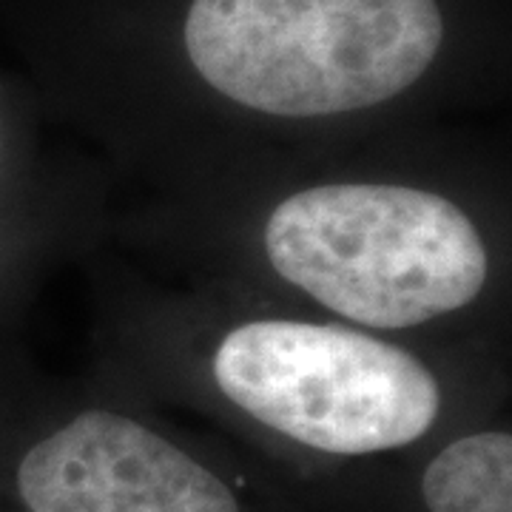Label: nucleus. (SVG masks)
<instances>
[{
  "label": "nucleus",
  "mask_w": 512,
  "mask_h": 512,
  "mask_svg": "<svg viewBox=\"0 0 512 512\" xmlns=\"http://www.w3.org/2000/svg\"><path fill=\"white\" fill-rule=\"evenodd\" d=\"M202 80L274 117H330L407 92L444 40L436 0H191Z\"/></svg>",
  "instance_id": "f257e3e1"
},
{
  "label": "nucleus",
  "mask_w": 512,
  "mask_h": 512,
  "mask_svg": "<svg viewBox=\"0 0 512 512\" xmlns=\"http://www.w3.org/2000/svg\"><path fill=\"white\" fill-rule=\"evenodd\" d=\"M265 251L285 282L370 328L461 311L487 282V248L470 217L407 185L305 188L274 208Z\"/></svg>",
  "instance_id": "f03ea898"
},
{
  "label": "nucleus",
  "mask_w": 512,
  "mask_h": 512,
  "mask_svg": "<svg viewBox=\"0 0 512 512\" xmlns=\"http://www.w3.org/2000/svg\"><path fill=\"white\" fill-rule=\"evenodd\" d=\"M214 379L256 424L333 458L404 450L441 410L439 382L413 353L339 325H239L217 348Z\"/></svg>",
  "instance_id": "7ed1b4c3"
},
{
  "label": "nucleus",
  "mask_w": 512,
  "mask_h": 512,
  "mask_svg": "<svg viewBox=\"0 0 512 512\" xmlns=\"http://www.w3.org/2000/svg\"><path fill=\"white\" fill-rule=\"evenodd\" d=\"M26 512H248L231 481L143 421L92 407L18 461Z\"/></svg>",
  "instance_id": "20e7f679"
},
{
  "label": "nucleus",
  "mask_w": 512,
  "mask_h": 512,
  "mask_svg": "<svg viewBox=\"0 0 512 512\" xmlns=\"http://www.w3.org/2000/svg\"><path fill=\"white\" fill-rule=\"evenodd\" d=\"M424 512H512V436L478 430L444 444L419 478Z\"/></svg>",
  "instance_id": "39448f33"
}]
</instances>
